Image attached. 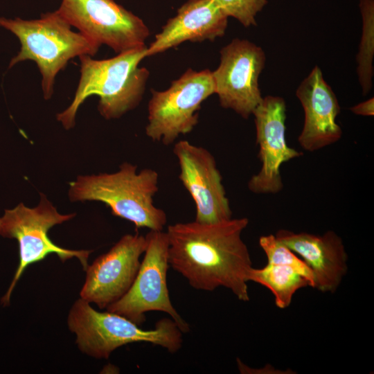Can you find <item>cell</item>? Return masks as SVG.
<instances>
[{"instance_id": "8992f818", "label": "cell", "mask_w": 374, "mask_h": 374, "mask_svg": "<svg viewBox=\"0 0 374 374\" xmlns=\"http://www.w3.org/2000/svg\"><path fill=\"white\" fill-rule=\"evenodd\" d=\"M75 216V213H60L43 194H40L39 202L35 207L29 208L20 203L14 208L5 210L0 217V235L17 240L19 262L12 280L1 299L3 305H9L12 292L27 267L44 260L49 254L55 253L62 262L75 257L86 270L92 251L62 248L48 236V231L53 226Z\"/></svg>"}, {"instance_id": "5b68a950", "label": "cell", "mask_w": 374, "mask_h": 374, "mask_svg": "<svg viewBox=\"0 0 374 374\" xmlns=\"http://www.w3.org/2000/svg\"><path fill=\"white\" fill-rule=\"evenodd\" d=\"M69 330L76 335V344L84 353L98 359H108L122 346L150 343L175 353L182 346V332L172 319L163 318L151 330H143L131 320L111 312H98L80 299L68 317Z\"/></svg>"}, {"instance_id": "4fadbf2b", "label": "cell", "mask_w": 374, "mask_h": 374, "mask_svg": "<svg viewBox=\"0 0 374 374\" xmlns=\"http://www.w3.org/2000/svg\"><path fill=\"white\" fill-rule=\"evenodd\" d=\"M147 246L145 236L123 235L110 250L86 269L80 298L100 309L120 299L130 288L140 267V257Z\"/></svg>"}, {"instance_id": "277c9868", "label": "cell", "mask_w": 374, "mask_h": 374, "mask_svg": "<svg viewBox=\"0 0 374 374\" xmlns=\"http://www.w3.org/2000/svg\"><path fill=\"white\" fill-rule=\"evenodd\" d=\"M0 26L15 35L21 44L8 68L22 61H34L42 75L46 100L53 93L57 74L70 60L84 55L94 56L100 47L82 33L74 32L56 10L42 14L37 19L0 17Z\"/></svg>"}, {"instance_id": "ffe728a7", "label": "cell", "mask_w": 374, "mask_h": 374, "mask_svg": "<svg viewBox=\"0 0 374 374\" xmlns=\"http://www.w3.org/2000/svg\"><path fill=\"white\" fill-rule=\"evenodd\" d=\"M229 17L237 19L243 26H256V17L267 5V0H212Z\"/></svg>"}, {"instance_id": "9a60e30c", "label": "cell", "mask_w": 374, "mask_h": 374, "mask_svg": "<svg viewBox=\"0 0 374 374\" xmlns=\"http://www.w3.org/2000/svg\"><path fill=\"white\" fill-rule=\"evenodd\" d=\"M277 239L293 251L310 269L313 288L334 293L348 271V254L341 238L333 231L322 235L278 230Z\"/></svg>"}, {"instance_id": "30bf717a", "label": "cell", "mask_w": 374, "mask_h": 374, "mask_svg": "<svg viewBox=\"0 0 374 374\" xmlns=\"http://www.w3.org/2000/svg\"><path fill=\"white\" fill-rule=\"evenodd\" d=\"M220 62L212 71L215 93L224 109L247 119L263 98L258 80L266 56L260 46L238 38L220 50Z\"/></svg>"}, {"instance_id": "52a82bcc", "label": "cell", "mask_w": 374, "mask_h": 374, "mask_svg": "<svg viewBox=\"0 0 374 374\" xmlns=\"http://www.w3.org/2000/svg\"><path fill=\"white\" fill-rule=\"evenodd\" d=\"M215 93L212 71L188 69L164 91L152 90L145 134L165 145L190 132L198 123L202 103Z\"/></svg>"}, {"instance_id": "8fae6325", "label": "cell", "mask_w": 374, "mask_h": 374, "mask_svg": "<svg viewBox=\"0 0 374 374\" xmlns=\"http://www.w3.org/2000/svg\"><path fill=\"white\" fill-rule=\"evenodd\" d=\"M256 143L261 167L249 180L247 187L255 194H276L283 188V163L303 155L290 147L285 139L286 104L280 96L264 97L253 111Z\"/></svg>"}, {"instance_id": "ba28073f", "label": "cell", "mask_w": 374, "mask_h": 374, "mask_svg": "<svg viewBox=\"0 0 374 374\" xmlns=\"http://www.w3.org/2000/svg\"><path fill=\"white\" fill-rule=\"evenodd\" d=\"M145 238L147 246L144 257L132 286L120 299L106 309L139 326L145 321V312H163L171 317L182 333H186L190 326L173 307L167 287V271L170 266L167 233L150 230Z\"/></svg>"}, {"instance_id": "9c48e42d", "label": "cell", "mask_w": 374, "mask_h": 374, "mask_svg": "<svg viewBox=\"0 0 374 374\" xmlns=\"http://www.w3.org/2000/svg\"><path fill=\"white\" fill-rule=\"evenodd\" d=\"M56 11L79 32L117 54L146 46L148 26L114 0H62Z\"/></svg>"}, {"instance_id": "2e32d148", "label": "cell", "mask_w": 374, "mask_h": 374, "mask_svg": "<svg viewBox=\"0 0 374 374\" xmlns=\"http://www.w3.org/2000/svg\"><path fill=\"white\" fill-rule=\"evenodd\" d=\"M228 17L212 0H188L169 19L147 47L146 57L163 53L184 42L213 41L222 37Z\"/></svg>"}, {"instance_id": "7a4b0ae2", "label": "cell", "mask_w": 374, "mask_h": 374, "mask_svg": "<svg viewBox=\"0 0 374 374\" xmlns=\"http://www.w3.org/2000/svg\"><path fill=\"white\" fill-rule=\"evenodd\" d=\"M147 46L132 49L105 60L79 57L80 78L71 105L57 114L66 130L74 127L80 106L91 95L99 97L98 109L105 119L121 117L136 108L143 98L149 71L139 67Z\"/></svg>"}, {"instance_id": "7c38bea8", "label": "cell", "mask_w": 374, "mask_h": 374, "mask_svg": "<svg viewBox=\"0 0 374 374\" xmlns=\"http://www.w3.org/2000/svg\"><path fill=\"white\" fill-rule=\"evenodd\" d=\"M173 152L179 166V178L196 208L195 221L215 223L232 218V211L213 155L206 148L181 140Z\"/></svg>"}, {"instance_id": "6da1fadb", "label": "cell", "mask_w": 374, "mask_h": 374, "mask_svg": "<svg viewBox=\"0 0 374 374\" xmlns=\"http://www.w3.org/2000/svg\"><path fill=\"white\" fill-rule=\"evenodd\" d=\"M247 217L215 223L197 221L169 225L168 263L196 290L229 289L238 300L250 299L248 285L252 262L241 238Z\"/></svg>"}, {"instance_id": "44dd1931", "label": "cell", "mask_w": 374, "mask_h": 374, "mask_svg": "<svg viewBox=\"0 0 374 374\" xmlns=\"http://www.w3.org/2000/svg\"><path fill=\"white\" fill-rule=\"evenodd\" d=\"M350 110L356 115L373 116L374 115V98L359 103L350 108Z\"/></svg>"}, {"instance_id": "5bb4252c", "label": "cell", "mask_w": 374, "mask_h": 374, "mask_svg": "<svg viewBox=\"0 0 374 374\" xmlns=\"http://www.w3.org/2000/svg\"><path fill=\"white\" fill-rule=\"evenodd\" d=\"M296 95L304 112V123L298 137L300 146L314 152L338 141L342 136V130L336 122L340 105L318 66L301 82Z\"/></svg>"}, {"instance_id": "3957f363", "label": "cell", "mask_w": 374, "mask_h": 374, "mask_svg": "<svg viewBox=\"0 0 374 374\" xmlns=\"http://www.w3.org/2000/svg\"><path fill=\"white\" fill-rule=\"evenodd\" d=\"M137 170L136 165L125 162L113 173L78 176L69 183V199L100 202L114 215L132 222L136 228L163 231L167 215L154 203L159 174L152 168Z\"/></svg>"}, {"instance_id": "d6986e66", "label": "cell", "mask_w": 374, "mask_h": 374, "mask_svg": "<svg viewBox=\"0 0 374 374\" xmlns=\"http://www.w3.org/2000/svg\"><path fill=\"white\" fill-rule=\"evenodd\" d=\"M259 245L267 257V264L287 265L296 269L310 281L313 288V275L310 269L299 256L279 241L275 235L260 236Z\"/></svg>"}, {"instance_id": "ac0fdd59", "label": "cell", "mask_w": 374, "mask_h": 374, "mask_svg": "<svg viewBox=\"0 0 374 374\" xmlns=\"http://www.w3.org/2000/svg\"><path fill=\"white\" fill-rule=\"evenodd\" d=\"M362 18V32L359 51L356 56L357 72L363 95H367L373 86L374 55V0H359Z\"/></svg>"}, {"instance_id": "e0dca14e", "label": "cell", "mask_w": 374, "mask_h": 374, "mask_svg": "<svg viewBox=\"0 0 374 374\" xmlns=\"http://www.w3.org/2000/svg\"><path fill=\"white\" fill-rule=\"evenodd\" d=\"M249 281L267 288L274 295L276 307L288 308L295 293L300 289L311 287L310 281L296 269L287 265L266 264L261 268L252 267Z\"/></svg>"}]
</instances>
